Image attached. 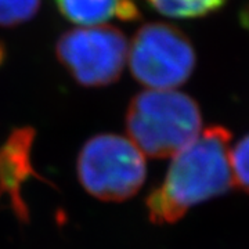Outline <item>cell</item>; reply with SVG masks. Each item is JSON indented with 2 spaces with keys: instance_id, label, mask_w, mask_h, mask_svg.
Masks as SVG:
<instances>
[{
  "instance_id": "cell-1",
  "label": "cell",
  "mask_w": 249,
  "mask_h": 249,
  "mask_svg": "<svg viewBox=\"0 0 249 249\" xmlns=\"http://www.w3.org/2000/svg\"><path fill=\"white\" fill-rule=\"evenodd\" d=\"M230 142L227 129L211 126L173 157L162 184L145 199L152 223L178 222L190 208L231 188Z\"/></svg>"
},
{
  "instance_id": "cell-2",
  "label": "cell",
  "mask_w": 249,
  "mask_h": 249,
  "mask_svg": "<svg viewBox=\"0 0 249 249\" xmlns=\"http://www.w3.org/2000/svg\"><path fill=\"white\" fill-rule=\"evenodd\" d=\"M129 139L151 158L175 157L202 132L196 103L176 90L147 89L134 96L126 114Z\"/></svg>"
},
{
  "instance_id": "cell-3",
  "label": "cell",
  "mask_w": 249,
  "mask_h": 249,
  "mask_svg": "<svg viewBox=\"0 0 249 249\" xmlns=\"http://www.w3.org/2000/svg\"><path fill=\"white\" fill-rule=\"evenodd\" d=\"M76 172L80 184L90 196L121 202L132 198L144 184L145 155L129 137L101 133L83 144Z\"/></svg>"
},
{
  "instance_id": "cell-4",
  "label": "cell",
  "mask_w": 249,
  "mask_h": 249,
  "mask_svg": "<svg viewBox=\"0 0 249 249\" xmlns=\"http://www.w3.org/2000/svg\"><path fill=\"white\" fill-rule=\"evenodd\" d=\"M134 79L150 90H175L194 71L196 52L180 29L163 22L142 25L129 45Z\"/></svg>"
},
{
  "instance_id": "cell-5",
  "label": "cell",
  "mask_w": 249,
  "mask_h": 249,
  "mask_svg": "<svg viewBox=\"0 0 249 249\" xmlns=\"http://www.w3.org/2000/svg\"><path fill=\"white\" fill-rule=\"evenodd\" d=\"M129 43L111 25H88L64 32L55 45L62 67L85 88H103L119 79L127 61Z\"/></svg>"
},
{
  "instance_id": "cell-6",
  "label": "cell",
  "mask_w": 249,
  "mask_h": 249,
  "mask_svg": "<svg viewBox=\"0 0 249 249\" xmlns=\"http://www.w3.org/2000/svg\"><path fill=\"white\" fill-rule=\"evenodd\" d=\"M64 17L82 27L103 25L112 18L136 21L140 11L134 0H55Z\"/></svg>"
},
{
  "instance_id": "cell-7",
  "label": "cell",
  "mask_w": 249,
  "mask_h": 249,
  "mask_svg": "<svg viewBox=\"0 0 249 249\" xmlns=\"http://www.w3.org/2000/svg\"><path fill=\"white\" fill-rule=\"evenodd\" d=\"M158 13L173 18H194L222 7L226 0H147Z\"/></svg>"
},
{
  "instance_id": "cell-8",
  "label": "cell",
  "mask_w": 249,
  "mask_h": 249,
  "mask_svg": "<svg viewBox=\"0 0 249 249\" xmlns=\"http://www.w3.org/2000/svg\"><path fill=\"white\" fill-rule=\"evenodd\" d=\"M42 0H0V27L13 28L35 17Z\"/></svg>"
},
{
  "instance_id": "cell-9",
  "label": "cell",
  "mask_w": 249,
  "mask_h": 249,
  "mask_svg": "<svg viewBox=\"0 0 249 249\" xmlns=\"http://www.w3.org/2000/svg\"><path fill=\"white\" fill-rule=\"evenodd\" d=\"M232 180L249 194V134L230 150Z\"/></svg>"
}]
</instances>
